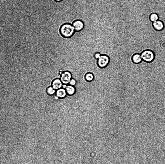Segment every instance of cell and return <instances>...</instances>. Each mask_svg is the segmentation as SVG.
Masks as SVG:
<instances>
[{
	"instance_id": "6da1fadb",
	"label": "cell",
	"mask_w": 165,
	"mask_h": 164,
	"mask_svg": "<svg viewBox=\"0 0 165 164\" xmlns=\"http://www.w3.org/2000/svg\"><path fill=\"white\" fill-rule=\"evenodd\" d=\"M75 31L72 24L65 23L63 24L60 29V32L61 35L65 38H69L72 36Z\"/></svg>"
},
{
	"instance_id": "7a4b0ae2",
	"label": "cell",
	"mask_w": 165,
	"mask_h": 164,
	"mask_svg": "<svg viewBox=\"0 0 165 164\" xmlns=\"http://www.w3.org/2000/svg\"><path fill=\"white\" fill-rule=\"evenodd\" d=\"M140 55L142 60L147 62H152L155 59V53L151 50H144L141 53Z\"/></svg>"
},
{
	"instance_id": "3957f363",
	"label": "cell",
	"mask_w": 165,
	"mask_h": 164,
	"mask_svg": "<svg viewBox=\"0 0 165 164\" xmlns=\"http://www.w3.org/2000/svg\"><path fill=\"white\" fill-rule=\"evenodd\" d=\"M110 62V58L108 56L105 55H101L97 59V64L100 68H103L106 67Z\"/></svg>"
},
{
	"instance_id": "277c9868",
	"label": "cell",
	"mask_w": 165,
	"mask_h": 164,
	"mask_svg": "<svg viewBox=\"0 0 165 164\" xmlns=\"http://www.w3.org/2000/svg\"><path fill=\"white\" fill-rule=\"evenodd\" d=\"M72 78V76L71 73L69 71H65L61 74L60 79L63 84L68 85Z\"/></svg>"
},
{
	"instance_id": "5b68a950",
	"label": "cell",
	"mask_w": 165,
	"mask_h": 164,
	"mask_svg": "<svg viewBox=\"0 0 165 164\" xmlns=\"http://www.w3.org/2000/svg\"><path fill=\"white\" fill-rule=\"evenodd\" d=\"M72 25L74 28L75 31L79 32L82 30L85 27L84 22L82 20L78 19L74 21Z\"/></svg>"
},
{
	"instance_id": "8992f818",
	"label": "cell",
	"mask_w": 165,
	"mask_h": 164,
	"mask_svg": "<svg viewBox=\"0 0 165 164\" xmlns=\"http://www.w3.org/2000/svg\"><path fill=\"white\" fill-rule=\"evenodd\" d=\"M63 83L60 79L56 78L52 82L51 86L55 90L62 88Z\"/></svg>"
},
{
	"instance_id": "52a82bcc",
	"label": "cell",
	"mask_w": 165,
	"mask_h": 164,
	"mask_svg": "<svg viewBox=\"0 0 165 164\" xmlns=\"http://www.w3.org/2000/svg\"><path fill=\"white\" fill-rule=\"evenodd\" d=\"M152 24L154 28L157 31H161L164 28V25L163 22L159 20L153 22Z\"/></svg>"
},
{
	"instance_id": "ba28073f",
	"label": "cell",
	"mask_w": 165,
	"mask_h": 164,
	"mask_svg": "<svg viewBox=\"0 0 165 164\" xmlns=\"http://www.w3.org/2000/svg\"><path fill=\"white\" fill-rule=\"evenodd\" d=\"M55 94L57 97L61 99L64 98L67 95L65 89L62 88L57 90Z\"/></svg>"
},
{
	"instance_id": "9c48e42d",
	"label": "cell",
	"mask_w": 165,
	"mask_h": 164,
	"mask_svg": "<svg viewBox=\"0 0 165 164\" xmlns=\"http://www.w3.org/2000/svg\"><path fill=\"white\" fill-rule=\"evenodd\" d=\"M65 89L67 95H74L76 92V89L75 87L69 84L67 85Z\"/></svg>"
},
{
	"instance_id": "30bf717a",
	"label": "cell",
	"mask_w": 165,
	"mask_h": 164,
	"mask_svg": "<svg viewBox=\"0 0 165 164\" xmlns=\"http://www.w3.org/2000/svg\"><path fill=\"white\" fill-rule=\"evenodd\" d=\"M132 61L135 63L138 64L142 60L140 54L136 53L133 55L132 57Z\"/></svg>"
},
{
	"instance_id": "8fae6325",
	"label": "cell",
	"mask_w": 165,
	"mask_h": 164,
	"mask_svg": "<svg viewBox=\"0 0 165 164\" xmlns=\"http://www.w3.org/2000/svg\"><path fill=\"white\" fill-rule=\"evenodd\" d=\"M149 19L151 22H153L158 20L159 17L156 13H152L149 15Z\"/></svg>"
},
{
	"instance_id": "7c38bea8",
	"label": "cell",
	"mask_w": 165,
	"mask_h": 164,
	"mask_svg": "<svg viewBox=\"0 0 165 164\" xmlns=\"http://www.w3.org/2000/svg\"><path fill=\"white\" fill-rule=\"evenodd\" d=\"M85 79L88 82H91L94 79V76L93 73L90 72L86 73L85 75Z\"/></svg>"
},
{
	"instance_id": "4fadbf2b",
	"label": "cell",
	"mask_w": 165,
	"mask_h": 164,
	"mask_svg": "<svg viewBox=\"0 0 165 164\" xmlns=\"http://www.w3.org/2000/svg\"><path fill=\"white\" fill-rule=\"evenodd\" d=\"M46 91L48 95H51L55 94L56 91L52 87L50 86L47 88Z\"/></svg>"
},
{
	"instance_id": "5bb4252c",
	"label": "cell",
	"mask_w": 165,
	"mask_h": 164,
	"mask_svg": "<svg viewBox=\"0 0 165 164\" xmlns=\"http://www.w3.org/2000/svg\"><path fill=\"white\" fill-rule=\"evenodd\" d=\"M77 82L76 80L73 78H72L70 80L68 84L71 85L75 86Z\"/></svg>"
},
{
	"instance_id": "9a60e30c",
	"label": "cell",
	"mask_w": 165,
	"mask_h": 164,
	"mask_svg": "<svg viewBox=\"0 0 165 164\" xmlns=\"http://www.w3.org/2000/svg\"><path fill=\"white\" fill-rule=\"evenodd\" d=\"M101 54L99 52H97L94 54V57L96 59H98L100 56Z\"/></svg>"
},
{
	"instance_id": "2e32d148",
	"label": "cell",
	"mask_w": 165,
	"mask_h": 164,
	"mask_svg": "<svg viewBox=\"0 0 165 164\" xmlns=\"http://www.w3.org/2000/svg\"><path fill=\"white\" fill-rule=\"evenodd\" d=\"M161 47L163 49H165V41H164L162 42L160 44Z\"/></svg>"
},
{
	"instance_id": "e0dca14e",
	"label": "cell",
	"mask_w": 165,
	"mask_h": 164,
	"mask_svg": "<svg viewBox=\"0 0 165 164\" xmlns=\"http://www.w3.org/2000/svg\"><path fill=\"white\" fill-rule=\"evenodd\" d=\"M67 85L66 84H63L62 88L64 89H65L67 87Z\"/></svg>"
},
{
	"instance_id": "ac0fdd59",
	"label": "cell",
	"mask_w": 165,
	"mask_h": 164,
	"mask_svg": "<svg viewBox=\"0 0 165 164\" xmlns=\"http://www.w3.org/2000/svg\"><path fill=\"white\" fill-rule=\"evenodd\" d=\"M55 2H60L62 1L63 0H53Z\"/></svg>"
}]
</instances>
